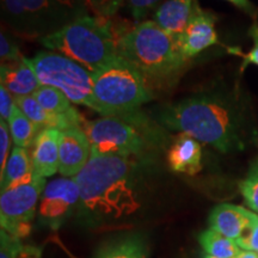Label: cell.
<instances>
[{
	"label": "cell",
	"instance_id": "6da1fadb",
	"mask_svg": "<svg viewBox=\"0 0 258 258\" xmlns=\"http://www.w3.org/2000/svg\"><path fill=\"white\" fill-rule=\"evenodd\" d=\"M150 116L164 131L186 134L221 153L243 151L257 137L252 104L238 84L213 83L156 106Z\"/></svg>",
	"mask_w": 258,
	"mask_h": 258
},
{
	"label": "cell",
	"instance_id": "7a4b0ae2",
	"mask_svg": "<svg viewBox=\"0 0 258 258\" xmlns=\"http://www.w3.org/2000/svg\"><path fill=\"white\" fill-rule=\"evenodd\" d=\"M150 167V157H91L74 177L83 217L92 222H111L138 213L144 205Z\"/></svg>",
	"mask_w": 258,
	"mask_h": 258
},
{
	"label": "cell",
	"instance_id": "3957f363",
	"mask_svg": "<svg viewBox=\"0 0 258 258\" xmlns=\"http://www.w3.org/2000/svg\"><path fill=\"white\" fill-rule=\"evenodd\" d=\"M118 55L133 64L152 89L175 83L188 63L180 55L177 37L154 21L124 29L118 40Z\"/></svg>",
	"mask_w": 258,
	"mask_h": 258
},
{
	"label": "cell",
	"instance_id": "277c9868",
	"mask_svg": "<svg viewBox=\"0 0 258 258\" xmlns=\"http://www.w3.org/2000/svg\"><path fill=\"white\" fill-rule=\"evenodd\" d=\"M123 30H118L110 17L85 15L40 42L95 73L120 56L118 40Z\"/></svg>",
	"mask_w": 258,
	"mask_h": 258
},
{
	"label": "cell",
	"instance_id": "5b68a950",
	"mask_svg": "<svg viewBox=\"0 0 258 258\" xmlns=\"http://www.w3.org/2000/svg\"><path fill=\"white\" fill-rule=\"evenodd\" d=\"M95 111L124 121L153 99V89L145 77L122 56L92 73Z\"/></svg>",
	"mask_w": 258,
	"mask_h": 258
},
{
	"label": "cell",
	"instance_id": "8992f818",
	"mask_svg": "<svg viewBox=\"0 0 258 258\" xmlns=\"http://www.w3.org/2000/svg\"><path fill=\"white\" fill-rule=\"evenodd\" d=\"M2 21L16 35L25 38L50 36L88 15L86 0H0Z\"/></svg>",
	"mask_w": 258,
	"mask_h": 258
},
{
	"label": "cell",
	"instance_id": "52a82bcc",
	"mask_svg": "<svg viewBox=\"0 0 258 258\" xmlns=\"http://www.w3.org/2000/svg\"><path fill=\"white\" fill-rule=\"evenodd\" d=\"M83 128L91 144V157L145 158L150 157L151 148L161 144V140L118 117L102 116L85 121Z\"/></svg>",
	"mask_w": 258,
	"mask_h": 258
},
{
	"label": "cell",
	"instance_id": "ba28073f",
	"mask_svg": "<svg viewBox=\"0 0 258 258\" xmlns=\"http://www.w3.org/2000/svg\"><path fill=\"white\" fill-rule=\"evenodd\" d=\"M29 63L42 85L59 89L73 104L95 110L92 73L70 57L53 50H41Z\"/></svg>",
	"mask_w": 258,
	"mask_h": 258
},
{
	"label": "cell",
	"instance_id": "9c48e42d",
	"mask_svg": "<svg viewBox=\"0 0 258 258\" xmlns=\"http://www.w3.org/2000/svg\"><path fill=\"white\" fill-rule=\"evenodd\" d=\"M46 178L35 175L24 184L2 191L0 195V224L2 230L16 238L30 234L31 221L37 203L46 188Z\"/></svg>",
	"mask_w": 258,
	"mask_h": 258
},
{
	"label": "cell",
	"instance_id": "30bf717a",
	"mask_svg": "<svg viewBox=\"0 0 258 258\" xmlns=\"http://www.w3.org/2000/svg\"><path fill=\"white\" fill-rule=\"evenodd\" d=\"M79 201L80 191L76 179L61 177L47 183L41 195L38 214L42 221L57 227L70 217Z\"/></svg>",
	"mask_w": 258,
	"mask_h": 258
},
{
	"label": "cell",
	"instance_id": "8fae6325",
	"mask_svg": "<svg viewBox=\"0 0 258 258\" xmlns=\"http://www.w3.org/2000/svg\"><path fill=\"white\" fill-rule=\"evenodd\" d=\"M215 22V15L203 10L196 0L184 31L177 37L179 53L185 62L199 55L203 50L219 44Z\"/></svg>",
	"mask_w": 258,
	"mask_h": 258
},
{
	"label": "cell",
	"instance_id": "7c38bea8",
	"mask_svg": "<svg viewBox=\"0 0 258 258\" xmlns=\"http://www.w3.org/2000/svg\"><path fill=\"white\" fill-rule=\"evenodd\" d=\"M91 159V144L83 127L61 131L59 172L62 177L74 178Z\"/></svg>",
	"mask_w": 258,
	"mask_h": 258
},
{
	"label": "cell",
	"instance_id": "4fadbf2b",
	"mask_svg": "<svg viewBox=\"0 0 258 258\" xmlns=\"http://www.w3.org/2000/svg\"><path fill=\"white\" fill-rule=\"evenodd\" d=\"M258 222V214L240 206L222 203L213 208L208 226L213 231L237 241Z\"/></svg>",
	"mask_w": 258,
	"mask_h": 258
},
{
	"label": "cell",
	"instance_id": "5bb4252c",
	"mask_svg": "<svg viewBox=\"0 0 258 258\" xmlns=\"http://www.w3.org/2000/svg\"><path fill=\"white\" fill-rule=\"evenodd\" d=\"M60 137V129L46 127L35 138L30 154L36 175L47 178L59 172Z\"/></svg>",
	"mask_w": 258,
	"mask_h": 258
},
{
	"label": "cell",
	"instance_id": "9a60e30c",
	"mask_svg": "<svg viewBox=\"0 0 258 258\" xmlns=\"http://www.w3.org/2000/svg\"><path fill=\"white\" fill-rule=\"evenodd\" d=\"M166 158L173 172L196 175L202 169L201 143L186 134H178L167 151Z\"/></svg>",
	"mask_w": 258,
	"mask_h": 258
},
{
	"label": "cell",
	"instance_id": "2e32d148",
	"mask_svg": "<svg viewBox=\"0 0 258 258\" xmlns=\"http://www.w3.org/2000/svg\"><path fill=\"white\" fill-rule=\"evenodd\" d=\"M0 82L14 97L34 95L42 85L27 57L18 63L2 64Z\"/></svg>",
	"mask_w": 258,
	"mask_h": 258
},
{
	"label": "cell",
	"instance_id": "e0dca14e",
	"mask_svg": "<svg viewBox=\"0 0 258 258\" xmlns=\"http://www.w3.org/2000/svg\"><path fill=\"white\" fill-rule=\"evenodd\" d=\"M196 0H164L153 15V21L173 37H178L188 24Z\"/></svg>",
	"mask_w": 258,
	"mask_h": 258
},
{
	"label": "cell",
	"instance_id": "ac0fdd59",
	"mask_svg": "<svg viewBox=\"0 0 258 258\" xmlns=\"http://www.w3.org/2000/svg\"><path fill=\"white\" fill-rule=\"evenodd\" d=\"M35 169L28 148L15 146L6 164L4 175L0 177L2 191L24 184L34 178Z\"/></svg>",
	"mask_w": 258,
	"mask_h": 258
},
{
	"label": "cell",
	"instance_id": "d6986e66",
	"mask_svg": "<svg viewBox=\"0 0 258 258\" xmlns=\"http://www.w3.org/2000/svg\"><path fill=\"white\" fill-rule=\"evenodd\" d=\"M95 258H147V245L139 234H127L102 245Z\"/></svg>",
	"mask_w": 258,
	"mask_h": 258
},
{
	"label": "cell",
	"instance_id": "ffe728a7",
	"mask_svg": "<svg viewBox=\"0 0 258 258\" xmlns=\"http://www.w3.org/2000/svg\"><path fill=\"white\" fill-rule=\"evenodd\" d=\"M6 122L9 124L15 146L23 148H30L34 144L35 138L40 133L41 129H43L29 120L16 104Z\"/></svg>",
	"mask_w": 258,
	"mask_h": 258
},
{
	"label": "cell",
	"instance_id": "44dd1931",
	"mask_svg": "<svg viewBox=\"0 0 258 258\" xmlns=\"http://www.w3.org/2000/svg\"><path fill=\"white\" fill-rule=\"evenodd\" d=\"M199 243L203 252L217 258H235L241 251L237 241L211 230L203 231L199 235Z\"/></svg>",
	"mask_w": 258,
	"mask_h": 258
},
{
	"label": "cell",
	"instance_id": "7402d4cb",
	"mask_svg": "<svg viewBox=\"0 0 258 258\" xmlns=\"http://www.w3.org/2000/svg\"><path fill=\"white\" fill-rule=\"evenodd\" d=\"M36 101L51 114L61 116H72L79 114V111L72 105L69 97L59 89L49 85H41L34 95Z\"/></svg>",
	"mask_w": 258,
	"mask_h": 258
},
{
	"label": "cell",
	"instance_id": "603a6c76",
	"mask_svg": "<svg viewBox=\"0 0 258 258\" xmlns=\"http://www.w3.org/2000/svg\"><path fill=\"white\" fill-rule=\"evenodd\" d=\"M239 190L247 207L258 214V160L252 163L247 175L239 183Z\"/></svg>",
	"mask_w": 258,
	"mask_h": 258
},
{
	"label": "cell",
	"instance_id": "cb8c5ba5",
	"mask_svg": "<svg viewBox=\"0 0 258 258\" xmlns=\"http://www.w3.org/2000/svg\"><path fill=\"white\" fill-rule=\"evenodd\" d=\"M19 50L18 44L16 43L14 38L9 35V32L2 31L0 35V59H2V64H14L18 63L24 60Z\"/></svg>",
	"mask_w": 258,
	"mask_h": 258
},
{
	"label": "cell",
	"instance_id": "d4e9b609",
	"mask_svg": "<svg viewBox=\"0 0 258 258\" xmlns=\"http://www.w3.org/2000/svg\"><path fill=\"white\" fill-rule=\"evenodd\" d=\"M249 35L252 38L253 46L249 51L244 53L241 51L239 48H228V51L231 54H235V55L240 56L241 60H243V63H241V71L246 69L249 64H254V66H258V23H254L252 27L250 28Z\"/></svg>",
	"mask_w": 258,
	"mask_h": 258
},
{
	"label": "cell",
	"instance_id": "484cf974",
	"mask_svg": "<svg viewBox=\"0 0 258 258\" xmlns=\"http://www.w3.org/2000/svg\"><path fill=\"white\" fill-rule=\"evenodd\" d=\"M23 247L19 238L9 234L4 230L0 231V258H17Z\"/></svg>",
	"mask_w": 258,
	"mask_h": 258
},
{
	"label": "cell",
	"instance_id": "4316f807",
	"mask_svg": "<svg viewBox=\"0 0 258 258\" xmlns=\"http://www.w3.org/2000/svg\"><path fill=\"white\" fill-rule=\"evenodd\" d=\"M11 140L12 138L8 122L0 120V177L4 175L6 164H8L9 157L11 154L12 150L10 148Z\"/></svg>",
	"mask_w": 258,
	"mask_h": 258
},
{
	"label": "cell",
	"instance_id": "83f0119b",
	"mask_svg": "<svg viewBox=\"0 0 258 258\" xmlns=\"http://www.w3.org/2000/svg\"><path fill=\"white\" fill-rule=\"evenodd\" d=\"M161 0H125L132 17L137 22L143 21L148 12L159 4Z\"/></svg>",
	"mask_w": 258,
	"mask_h": 258
},
{
	"label": "cell",
	"instance_id": "f1b7e54d",
	"mask_svg": "<svg viewBox=\"0 0 258 258\" xmlns=\"http://www.w3.org/2000/svg\"><path fill=\"white\" fill-rule=\"evenodd\" d=\"M125 0H86L89 6L96 12L97 16L111 17L116 14L118 8Z\"/></svg>",
	"mask_w": 258,
	"mask_h": 258
},
{
	"label": "cell",
	"instance_id": "f546056e",
	"mask_svg": "<svg viewBox=\"0 0 258 258\" xmlns=\"http://www.w3.org/2000/svg\"><path fill=\"white\" fill-rule=\"evenodd\" d=\"M241 250L254 251L258 253V222L237 240Z\"/></svg>",
	"mask_w": 258,
	"mask_h": 258
},
{
	"label": "cell",
	"instance_id": "4dcf8cb0",
	"mask_svg": "<svg viewBox=\"0 0 258 258\" xmlns=\"http://www.w3.org/2000/svg\"><path fill=\"white\" fill-rule=\"evenodd\" d=\"M15 97L4 86L0 85V120L8 121L15 106Z\"/></svg>",
	"mask_w": 258,
	"mask_h": 258
},
{
	"label": "cell",
	"instance_id": "1f68e13d",
	"mask_svg": "<svg viewBox=\"0 0 258 258\" xmlns=\"http://www.w3.org/2000/svg\"><path fill=\"white\" fill-rule=\"evenodd\" d=\"M225 2L231 3L232 5H234L235 8L241 10L245 14L249 15L250 17L254 18L257 16V8L250 2V0H225Z\"/></svg>",
	"mask_w": 258,
	"mask_h": 258
},
{
	"label": "cell",
	"instance_id": "d6a6232c",
	"mask_svg": "<svg viewBox=\"0 0 258 258\" xmlns=\"http://www.w3.org/2000/svg\"><path fill=\"white\" fill-rule=\"evenodd\" d=\"M235 258H258V253L254 251L243 250Z\"/></svg>",
	"mask_w": 258,
	"mask_h": 258
},
{
	"label": "cell",
	"instance_id": "836d02e7",
	"mask_svg": "<svg viewBox=\"0 0 258 258\" xmlns=\"http://www.w3.org/2000/svg\"><path fill=\"white\" fill-rule=\"evenodd\" d=\"M202 258H217V257H213V256H209V254H207V253H203Z\"/></svg>",
	"mask_w": 258,
	"mask_h": 258
}]
</instances>
